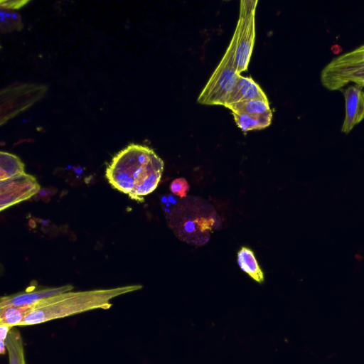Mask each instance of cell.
Instances as JSON below:
<instances>
[{
  "label": "cell",
  "mask_w": 364,
  "mask_h": 364,
  "mask_svg": "<svg viewBox=\"0 0 364 364\" xmlns=\"http://www.w3.org/2000/svg\"><path fill=\"white\" fill-rule=\"evenodd\" d=\"M164 167L163 160L152 149L131 144L112 159L105 177L114 189L143 202L157 188Z\"/></svg>",
  "instance_id": "1"
},
{
  "label": "cell",
  "mask_w": 364,
  "mask_h": 364,
  "mask_svg": "<svg viewBox=\"0 0 364 364\" xmlns=\"http://www.w3.org/2000/svg\"><path fill=\"white\" fill-rule=\"evenodd\" d=\"M28 309L6 306L0 307V324L11 327L22 326Z\"/></svg>",
  "instance_id": "15"
},
{
  "label": "cell",
  "mask_w": 364,
  "mask_h": 364,
  "mask_svg": "<svg viewBox=\"0 0 364 364\" xmlns=\"http://www.w3.org/2000/svg\"><path fill=\"white\" fill-rule=\"evenodd\" d=\"M364 87L353 84L343 91L345 100V117L341 129L348 134L364 119Z\"/></svg>",
  "instance_id": "7"
},
{
  "label": "cell",
  "mask_w": 364,
  "mask_h": 364,
  "mask_svg": "<svg viewBox=\"0 0 364 364\" xmlns=\"http://www.w3.org/2000/svg\"><path fill=\"white\" fill-rule=\"evenodd\" d=\"M40 189L36 178L26 173L0 181V210L28 200L37 194Z\"/></svg>",
  "instance_id": "6"
},
{
  "label": "cell",
  "mask_w": 364,
  "mask_h": 364,
  "mask_svg": "<svg viewBox=\"0 0 364 364\" xmlns=\"http://www.w3.org/2000/svg\"><path fill=\"white\" fill-rule=\"evenodd\" d=\"M226 108L230 109L232 113L252 115H259L272 111L268 100L258 99L240 102Z\"/></svg>",
  "instance_id": "14"
},
{
  "label": "cell",
  "mask_w": 364,
  "mask_h": 364,
  "mask_svg": "<svg viewBox=\"0 0 364 364\" xmlns=\"http://www.w3.org/2000/svg\"><path fill=\"white\" fill-rule=\"evenodd\" d=\"M255 99L268 100L262 89L252 78L239 75L223 106L227 107L240 102Z\"/></svg>",
  "instance_id": "9"
},
{
  "label": "cell",
  "mask_w": 364,
  "mask_h": 364,
  "mask_svg": "<svg viewBox=\"0 0 364 364\" xmlns=\"http://www.w3.org/2000/svg\"><path fill=\"white\" fill-rule=\"evenodd\" d=\"M350 82L364 87V68H360L348 75L342 82L341 88Z\"/></svg>",
  "instance_id": "18"
},
{
  "label": "cell",
  "mask_w": 364,
  "mask_h": 364,
  "mask_svg": "<svg viewBox=\"0 0 364 364\" xmlns=\"http://www.w3.org/2000/svg\"><path fill=\"white\" fill-rule=\"evenodd\" d=\"M28 3V1H0L1 9L6 10H14L18 9L23 7L26 4Z\"/></svg>",
  "instance_id": "19"
},
{
  "label": "cell",
  "mask_w": 364,
  "mask_h": 364,
  "mask_svg": "<svg viewBox=\"0 0 364 364\" xmlns=\"http://www.w3.org/2000/svg\"><path fill=\"white\" fill-rule=\"evenodd\" d=\"M73 289V285L65 284L57 287L34 288L14 294L5 295L0 299V307L13 306L29 309L46 299L63 292L72 291Z\"/></svg>",
  "instance_id": "8"
},
{
  "label": "cell",
  "mask_w": 364,
  "mask_h": 364,
  "mask_svg": "<svg viewBox=\"0 0 364 364\" xmlns=\"http://www.w3.org/2000/svg\"><path fill=\"white\" fill-rule=\"evenodd\" d=\"M6 348L9 364H26L22 336L16 327L11 329L6 339Z\"/></svg>",
  "instance_id": "13"
},
{
  "label": "cell",
  "mask_w": 364,
  "mask_h": 364,
  "mask_svg": "<svg viewBox=\"0 0 364 364\" xmlns=\"http://www.w3.org/2000/svg\"><path fill=\"white\" fill-rule=\"evenodd\" d=\"M142 287L141 284H132L109 289L63 292L30 307L22 326L41 324L96 309L106 310L112 306L111 301L113 299L140 290Z\"/></svg>",
  "instance_id": "2"
},
{
  "label": "cell",
  "mask_w": 364,
  "mask_h": 364,
  "mask_svg": "<svg viewBox=\"0 0 364 364\" xmlns=\"http://www.w3.org/2000/svg\"><path fill=\"white\" fill-rule=\"evenodd\" d=\"M6 351V341H0V353H1V355L5 354Z\"/></svg>",
  "instance_id": "21"
},
{
  "label": "cell",
  "mask_w": 364,
  "mask_h": 364,
  "mask_svg": "<svg viewBox=\"0 0 364 364\" xmlns=\"http://www.w3.org/2000/svg\"><path fill=\"white\" fill-rule=\"evenodd\" d=\"M257 0H242L240 2L239 18L235 29L237 42L235 60L238 74L245 71L249 65L255 40V11Z\"/></svg>",
  "instance_id": "4"
},
{
  "label": "cell",
  "mask_w": 364,
  "mask_h": 364,
  "mask_svg": "<svg viewBox=\"0 0 364 364\" xmlns=\"http://www.w3.org/2000/svg\"><path fill=\"white\" fill-rule=\"evenodd\" d=\"M25 166L21 159L9 152L0 153V181L25 173Z\"/></svg>",
  "instance_id": "12"
},
{
  "label": "cell",
  "mask_w": 364,
  "mask_h": 364,
  "mask_svg": "<svg viewBox=\"0 0 364 364\" xmlns=\"http://www.w3.org/2000/svg\"><path fill=\"white\" fill-rule=\"evenodd\" d=\"M237 127L243 132L262 129L270 125L272 119V112L259 115L232 113Z\"/></svg>",
  "instance_id": "11"
},
{
  "label": "cell",
  "mask_w": 364,
  "mask_h": 364,
  "mask_svg": "<svg viewBox=\"0 0 364 364\" xmlns=\"http://www.w3.org/2000/svg\"><path fill=\"white\" fill-rule=\"evenodd\" d=\"M237 42V31L235 29L223 57L198 97V103L224 105L240 75L235 60Z\"/></svg>",
  "instance_id": "3"
},
{
  "label": "cell",
  "mask_w": 364,
  "mask_h": 364,
  "mask_svg": "<svg viewBox=\"0 0 364 364\" xmlns=\"http://www.w3.org/2000/svg\"><path fill=\"white\" fill-rule=\"evenodd\" d=\"M364 68V44L331 60L321 70L322 85L330 91L341 89L343 80Z\"/></svg>",
  "instance_id": "5"
},
{
  "label": "cell",
  "mask_w": 364,
  "mask_h": 364,
  "mask_svg": "<svg viewBox=\"0 0 364 364\" xmlns=\"http://www.w3.org/2000/svg\"><path fill=\"white\" fill-rule=\"evenodd\" d=\"M237 263L240 269L258 283L264 282V273L253 251L242 247L237 252Z\"/></svg>",
  "instance_id": "10"
},
{
  "label": "cell",
  "mask_w": 364,
  "mask_h": 364,
  "mask_svg": "<svg viewBox=\"0 0 364 364\" xmlns=\"http://www.w3.org/2000/svg\"><path fill=\"white\" fill-rule=\"evenodd\" d=\"M12 327L6 325V324H0V341H6V339L11 331Z\"/></svg>",
  "instance_id": "20"
},
{
  "label": "cell",
  "mask_w": 364,
  "mask_h": 364,
  "mask_svg": "<svg viewBox=\"0 0 364 364\" xmlns=\"http://www.w3.org/2000/svg\"><path fill=\"white\" fill-rule=\"evenodd\" d=\"M190 186L184 178H178L174 179L171 185L170 190L176 196L180 198L186 197L189 191Z\"/></svg>",
  "instance_id": "17"
},
{
  "label": "cell",
  "mask_w": 364,
  "mask_h": 364,
  "mask_svg": "<svg viewBox=\"0 0 364 364\" xmlns=\"http://www.w3.org/2000/svg\"><path fill=\"white\" fill-rule=\"evenodd\" d=\"M0 16L1 33L21 31L23 28L21 16L17 12L1 9Z\"/></svg>",
  "instance_id": "16"
}]
</instances>
